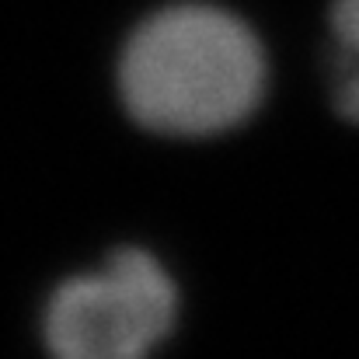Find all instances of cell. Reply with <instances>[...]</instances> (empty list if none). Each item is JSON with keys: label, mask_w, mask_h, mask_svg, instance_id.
<instances>
[{"label": "cell", "mask_w": 359, "mask_h": 359, "mask_svg": "<svg viewBox=\"0 0 359 359\" xmlns=\"http://www.w3.org/2000/svg\"><path fill=\"white\" fill-rule=\"evenodd\" d=\"M126 112L157 136L203 140L248 122L265 102L269 60L248 21L217 4H171L143 18L119 56Z\"/></svg>", "instance_id": "obj_1"}, {"label": "cell", "mask_w": 359, "mask_h": 359, "mask_svg": "<svg viewBox=\"0 0 359 359\" xmlns=\"http://www.w3.org/2000/svg\"><path fill=\"white\" fill-rule=\"evenodd\" d=\"M178 307L164 262L147 248H119L49 293L42 339L60 359H140L171 339Z\"/></svg>", "instance_id": "obj_2"}, {"label": "cell", "mask_w": 359, "mask_h": 359, "mask_svg": "<svg viewBox=\"0 0 359 359\" xmlns=\"http://www.w3.org/2000/svg\"><path fill=\"white\" fill-rule=\"evenodd\" d=\"M328 81L339 116L359 126V0H335L328 11Z\"/></svg>", "instance_id": "obj_3"}]
</instances>
